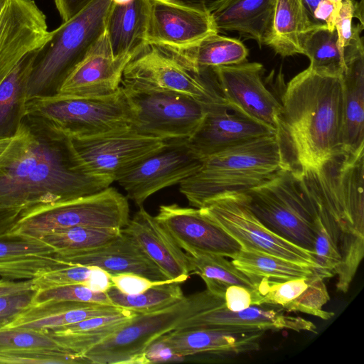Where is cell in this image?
I'll return each mask as SVG.
<instances>
[{"mask_svg":"<svg viewBox=\"0 0 364 364\" xmlns=\"http://www.w3.org/2000/svg\"><path fill=\"white\" fill-rule=\"evenodd\" d=\"M73 301L113 305L105 291H93L82 284H70L38 289L33 303Z\"/></svg>","mask_w":364,"mask_h":364,"instance_id":"cell-43","label":"cell"},{"mask_svg":"<svg viewBox=\"0 0 364 364\" xmlns=\"http://www.w3.org/2000/svg\"><path fill=\"white\" fill-rule=\"evenodd\" d=\"M289 168L277 133L231 146L200 159L197 171L179 184L191 207L232 193H246Z\"/></svg>","mask_w":364,"mask_h":364,"instance_id":"cell-4","label":"cell"},{"mask_svg":"<svg viewBox=\"0 0 364 364\" xmlns=\"http://www.w3.org/2000/svg\"><path fill=\"white\" fill-rule=\"evenodd\" d=\"M324 279L317 273L283 282L262 279L252 293V306H277L286 311L301 312L328 320L334 313L323 309L330 299Z\"/></svg>","mask_w":364,"mask_h":364,"instance_id":"cell-23","label":"cell"},{"mask_svg":"<svg viewBox=\"0 0 364 364\" xmlns=\"http://www.w3.org/2000/svg\"><path fill=\"white\" fill-rule=\"evenodd\" d=\"M199 210L232 236L242 248L269 253L317 268L313 252L276 235L255 215L244 193L216 197L205 202Z\"/></svg>","mask_w":364,"mask_h":364,"instance_id":"cell-11","label":"cell"},{"mask_svg":"<svg viewBox=\"0 0 364 364\" xmlns=\"http://www.w3.org/2000/svg\"><path fill=\"white\" fill-rule=\"evenodd\" d=\"M121 230L134 240L169 279L181 283L191 275L186 252L143 205Z\"/></svg>","mask_w":364,"mask_h":364,"instance_id":"cell-24","label":"cell"},{"mask_svg":"<svg viewBox=\"0 0 364 364\" xmlns=\"http://www.w3.org/2000/svg\"><path fill=\"white\" fill-rule=\"evenodd\" d=\"M321 1L322 0H302L309 20L313 26H317L314 20V14L316 7Z\"/></svg>","mask_w":364,"mask_h":364,"instance_id":"cell-54","label":"cell"},{"mask_svg":"<svg viewBox=\"0 0 364 364\" xmlns=\"http://www.w3.org/2000/svg\"><path fill=\"white\" fill-rule=\"evenodd\" d=\"M355 0H342L341 6L338 11L336 21L335 28L338 33L339 47L343 52L355 36L362 33L363 25L353 24L355 18Z\"/></svg>","mask_w":364,"mask_h":364,"instance_id":"cell-45","label":"cell"},{"mask_svg":"<svg viewBox=\"0 0 364 364\" xmlns=\"http://www.w3.org/2000/svg\"><path fill=\"white\" fill-rule=\"evenodd\" d=\"M36 52L26 55L0 84V139L13 138L27 114L28 81Z\"/></svg>","mask_w":364,"mask_h":364,"instance_id":"cell-32","label":"cell"},{"mask_svg":"<svg viewBox=\"0 0 364 364\" xmlns=\"http://www.w3.org/2000/svg\"><path fill=\"white\" fill-rule=\"evenodd\" d=\"M244 194L252 212L269 230L314 253L318 215L297 170L283 168Z\"/></svg>","mask_w":364,"mask_h":364,"instance_id":"cell-6","label":"cell"},{"mask_svg":"<svg viewBox=\"0 0 364 364\" xmlns=\"http://www.w3.org/2000/svg\"><path fill=\"white\" fill-rule=\"evenodd\" d=\"M180 6L210 14L226 0H164Z\"/></svg>","mask_w":364,"mask_h":364,"instance_id":"cell-53","label":"cell"},{"mask_svg":"<svg viewBox=\"0 0 364 364\" xmlns=\"http://www.w3.org/2000/svg\"><path fill=\"white\" fill-rule=\"evenodd\" d=\"M114 305L73 301H46L32 303L9 323L1 328L48 331L93 317L122 312Z\"/></svg>","mask_w":364,"mask_h":364,"instance_id":"cell-28","label":"cell"},{"mask_svg":"<svg viewBox=\"0 0 364 364\" xmlns=\"http://www.w3.org/2000/svg\"><path fill=\"white\" fill-rule=\"evenodd\" d=\"M191 274H197L211 293L223 296L230 285H240L252 291L256 284L225 257L201 251L186 252Z\"/></svg>","mask_w":364,"mask_h":364,"instance_id":"cell-36","label":"cell"},{"mask_svg":"<svg viewBox=\"0 0 364 364\" xmlns=\"http://www.w3.org/2000/svg\"><path fill=\"white\" fill-rule=\"evenodd\" d=\"M111 281L115 287L126 294L142 293L152 285L159 283L132 273L111 275Z\"/></svg>","mask_w":364,"mask_h":364,"instance_id":"cell-47","label":"cell"},{"mask_svg":"<svg viewBox=\"0 0 364 364\" xmlns=\"http://www.w3.org/2000/svg\"><path fill=\"white\" fill-rule=\"evenodd\" d=\"M180 284L159 282L137 294H126L112 284L105 292L113 305L145 314L163 309L183 299L185 296Z\"/></svg>","mask_w":364,"mask_h":364,"instance_id":"cell-38","label":"cell"},{"mask_svg":"<svg viewBox=\"0 0 364 364\" xmlns=\"http://www.w3.org/2000/svg\"><path fill=\"white\" fill-rule=\"evenodd\" d=\"M111 0H92L73 18L50 31L37 50L28 81V98L56 95L72 69L105 32Z\"/></svg>","mask_w":364,"mask_h":364,"instance_id":"cell-5","label":"cell"},{"mask_svg":"<svg viewBox=\"0 0 364 364\" xmlns=\"http://www.w3.org/2000/svg\"><path fill=\"white\" fill-rule=\"evenodd\" d=\"M343 82V151H364V48L344 54Z\"/></svg>","mask_w":364,"mask_h":364,"instance_id":"cell-26","label":"cell"},{"mask_svg":"<svg viewBox=\"0 0 364 364\" xmlns=\"http://www.w3.org/2000/svg\"><path fill=\"white\" fill-rule=\"evenodd\" d=\"M312 26L302 0H276L267 46L282 57L302 54L301 36Z\"/></svg>","mask_w":364,"mask_h":364,"instance_id":"cell-35","label":"cell"},{"mask_svg":"<svg viewBox=\"0 0 364 364\" xmlns=\"http://www.w3.org/2000/svg\"><path fill=\"white\" fill-rule=\"evenodd\" d=\"M70 139L86 173L109 177L114 181L122 173L173 141L144 135L132 127L93 136Z\"/></svg>","mask_w":364,"mask_h":364,"instance_id":"cell-13","label":"cell"},{"mask_svg":"<svg viewBox=\"0 0 364 364\" xmlns=\"http://www.w3.org/2000/svg\"><path fill=\"white\" fill-rule=\"evenodd\" d=\"M0 350L70 352L53 337L49 331L17 328H0Z\"/></svg>","mask_w":364,"mask_h":364,"instance_id":"cell-41","label":"cell"},{"mask_svg":"<svg viewBox=\"0 0 364 364\" xmlns=\"http://www.w3.org/2000/svg\"><path fill=\"white\" fill-rule=\"evenodd\" d=\"M46 16L33 0H0V84L48 40Z\"/></svg>","mask_w":364,"mask_h":364,"instance_id":"cell-16","label":"cell"},{"mask_svg":"<svg viewBox=\"0 0 364 364\" xmlns=\"http://www.w3.org/2000/svg\"><path fill=\"white\" fill-rule=\"evenodd\" d=\"M216 33L209 13L164 0H149L148 45L185 48Z\"/></svg>","mask_w":364,"mask_h":364,"instance_id":"cell-20","label":"cell"},{"mask_svg":"<svg viewBox=\"0 0 364 364\" xmlns=\"http://www.w3.org/2000/svg\"><path fill=\"white\" fill-rule=\"evenodd\" d=\"M120 233L119 228L77 226L58 230L38 239L51 246L58 255H63L101 247Z\"/></svg>","mask_w":364,"mask_h":364,"instance_id":"cell-39","label":"cell"},{"mask_svg":"<svg viewBox=\"0 0 364 364\" xmlns=\"http://www.w3.org/2000/svg\"><path fill=\"white\" fill-rule=\"evenodd\" d=\"M30 290H36L33 279L19 282L3 278L0 279V296Z\"/></svg>","mask_w":364,"mask_h":364,"instance_id":"cell-52","label":"cell"},{"mask_svg":"<svg viewBox=\"0 0 364 364\" xmlns=\"http://www.w3.org/2000/svg\"><path fill=\"white\" fill-rule=\"evenodd\" d=\"M68 264L51 246L38 238L0 240V277L3 279H33Z\"/></svg>","mask_w":364,"mask_h":364,"instance_id":"cell-27","label":"cell"},{"mask_svg":"<svg viewBox=\"0 0 364 364\" xmlns=\"http://www.w3.org/2000/svg\"><path fill=\"white\" fill-rule=\"evenodd\" d=\"M11 139L12 138L0 139V156L7 148Z\"/></svg>","mask_w":364,"mask_h":364,"instance_id":"cell-55","label":"cell"},{"mask_svg":"<svg viewBox=\"0 0 364 364\" xmlns=\"http://www.w3.org/2000/svg\"><path fill=\"white\" fill-rule=\"evenodd\" d=\"M133 0H111L113 4L118 5H124L130 3Z\"/></svg>","mask_w":364,"mask_h":364,"instance_id":"cell-56","label":"cell"},{"mask_svg":"<svg viewBox=\"0 0 364 364\" xmlns=\"http://www.w3.org/2000/svg\"><path fill=\"white\" fill-rule=\"evenodd\" d=\"M252 291L242 286L230 285L224 293L225 304L231 311H238L246 309L253 304Z\"/></svg>","mask_w":364,"mask_h":364,"instance_id":"cell-48","label":"cell"},{"mask_svg":"<svg viewBox=\"0 0 364 364\" xmlns=\"http://www.w3.org/2000/svg\"><path fill=\"white\" fill-rule=\"evenodd\" d=\"M211 292L207 289L184 296L163 309L138 314L85 355L95 364H146L145 351L158 338L176 330L189 318L205 310Z\"/></svg>","mask_w":364,"mask_h":364,"instance_id":"cell-7","label":"cell"},{"mask_svg":"<svg viewBox=\"0 0 364 364\" xmlns=\"http://www.w3.org/2000/svg\"><path fill=\"white\" fill-rule=\"evenodd\" d=\"M159 47L198 73L207 68L244 63L249 53L240 40L220 36L218 33L210 34L185 48Z\"/></svg>","mask_w":364,"mask_h":364,"instance_id":"cell-31","label":"cell"},{"mask_svg":"<svg viewBox=\"0 0 364 364\" xmlns=\"http://www.w3.org/2000/svg\"><path fill=\"white\" fill-rule=\"evenodd\" d=\"M231 259L256 286L262 279L283 282L308 277L317 273L323 275L314 267L250 248L241 247Z\"/></svg>","mask_w":364,"mask_h":364,"instance_id":"cell-34","label":"cell"},{"mask_svg":"<svg viewBox=\"0 0 364 364\" xmlns=\"http://www.w3.org/2000/svg\"><path fill=\"white\" fill-rule=\"evenodd\" d=\"M277 133L232 109L228 105L210 106L198 129L186 141L200 159L231 146Z\"/></svg>","mask_w":364,"mask_h":364,"instance_id":"cell-21","label":"cell"},{"mask_svg":"<svg viewBox=\"0 0 364 364\" xmlns=\"http://www.w3.org/2000/svg\"><path fill=\"white\" fill-rule=\"evenodd\" d=\"M58 256L67 264L97 267L110 275L132 273L154 282H175L169 279L134 240L122 230L117 237L105 245Z\"/></svg>","mask_w":364,"mask_h":364,"instance_id":"cell-22","label":"cell"},{"mask_svg":"<svg viewBox=\"0 0 364 364\" xmlns=\"http://www.w3.org/2000/svg\"><path fill=\"white\" fill-rule=\"evenodd\" d=\"M137 314L133 310L124 309L117 314L93 317L48 331L64 348L84 357L87 351Z\"/></svg>","mask_w":364,"mask_h":364,"instance_id":"cell-33","label":"cell"},{"mask_svg":"<svg viewBox=\"0 0 364 364\" xmlns=\"http://www.w3.org/2000/svg\"><path fill=\"white\" fill-rule=\"evenodd\" d=\"M114 181L86 173L70 136L33 114L25 116L0 156V205L47 206L97 193Z\"/></svg>","mask_w":364,"mask_h":364,"instance_id":"cell-1","label":"cell"},{"mask_svg":"<svg viewBox=\"0 0 364 364\" xmlns=\"http://www.w3.org/2000/svg\"><path fill=\"white\" fill-rule=\"evenodd\" d=\"M27 114L45 118L70 137H87L132 128V115L122 87L102 97L58 95L28 99Z\"/></svg>","mask_w":364,"mask_h":364,"instance_id":"cell-9","label":"cell"},{"mask_svg":"<svg viewBox=\"0 0 364 364\" xmlns=\"http://www.w3.org/2000/svg\"><path fill=\"white\" fill-rule=\"evenodd\" d=\"M264 332L184 328L171 331L159 338L181 358L204 353L235 355L258 350Z\"/></svg>","mask_w":364,"mask_h":364,"instance_id":"cell-25","label":"cell"},{"mask_svg":"<svg viewBox=\"0 0 364 364\" xmlns=\"http://www.w3.org/2000/svg\"><path fill=\"white\" fill-rule=\"evenodd\" d=\"M155 218L185 252L201 251L232 258L241 249L232 236L199 208L162 205Z\"/></svg>","mask_w":364,"mask_h":364,"instance_id":"cell-18","label":"cell"},{"mask_svg":"<svg viewBox=\"0 0 364 364\" xmlns=\"http://www.w3.org/2000/svg\"><path fill=\"white\" fill-rule=\"evenodd\" d=\"M276 0H226L210 13L217 32L235 31L261 48L270 39Z\"/></svg>","mask_w":364,"mask_h":364,"instance_id":"cell-29","label":"cell"},{"mask_svg":"<svg viewBox=\"0 0 364 364\" xmlns=\"http://www.w3.org/2000/svg\"><path fill=\"white\" fill-rule=\"evenodd\" d=\"M92 0H54V3L63 22L68 21L80 12Z\"/></svg>","mask_w":364,"mask_h":364,"instance_id":"cell-51","label":"cell"},{"mask_svg":"<svg viewBox=\"0 0 364 364\" xmlns=\"http://www.w3.org/2000/svg\"><path fill=\"white\" fill-rule=\"evenodd\" d=\"M300 44L311 70L325 75H342L345 62L336 28L331 30L324 24L312 26L302 34Z\"/></svg>","mask_w":364,"mask_h":364,"instance_id":"cell-37","label":"cell"},{"mask_svg":"<svg viewBox=\"0 0 364 364\" xmlns=\"http://www.w3.org/2000/svg\"><path fill=\"white\" fill-rule=\"evenodd\" d=\"M129 219L127 198L109 186L88 196L24 210L10 236L39 238L77 226L122 229Z\"/></svg>","mask_w":364,"mask_h":364,"instance_id":"cell-8","label":"cell"},{"mask_svg":"<svg viewBox=\"0 0 364 364\" xmlns=\"http://www.w3.org/2000/svg\"><path fill=\"white\" fill-rule=\"evenodd\" d=\"M187 140L176 139L119 176L115 181L127 198L139 207L160 190L176 184L194 173L200 159L188 146Z\"/></svg>","mask_w":364,"mask_h":364,"instance_id":"cell-14","label":"cell"},{"mask_svg":"<svg viewBox=\"0 0 364 364\" xmlns=\"http://www.w3.org/2000/svg\"><path fill=\"white\" fill-rule=\"evenodd\" d=\"M0 363L82 364L90 363L85 357L71 352L47 350H0Z\"/></svg>","mask_w":364,"mask_h":364,"instance_id":"cell-42","label":"cell"},{"mask_svg":"<svg viewBox=\"0 0 364 364\" xmlns=\"http://www.w3.org/2000/svg\"><path fill=\"white\" fill-rule=\"evenodd\" d=\"M280 103L277 135L289 168L317 169L343 151L341 76L308 67L288 82Z\"/></svg>","mask_w":364,"mask_h":364,"instance_id":"cell-2","label":"cell"},{"mask_svg":"<svg viewBox=\"0 0 364 364\" xmlns=\"http://www.w3.org/2000/svg\"><path fill=\"white\" fill-rule=\"evenodd\" d=\"M36 290L0 296V328L9 323L33 301Z\"/></svg>","mask_w":364,"mask_h":364,"instance_id":"cell-46","label":"cell"},{"mask_svg":"<svg viewBox=\"0 0 364 364\" xmlns=\"http://www.w3.org/2000/svg\"><path fill=\"white\" fill-rule=\"evenodd\" d=\"M330 1L331 4L337 6L338 8H341L342 4V0H327Z\"/></svg>","mask_w":364,"mask_h":364,"instance_id":"cell-57","label":"cell"},{"mask_svg":"<svg viewBox=\"0 0 364 364\" xmlns=\"http://www.w3.org/2000/svg\"><path fill=\"white\" fill-rule=\"evenodd\" d=\"M24 208L0 205V240L11 238V233L21 219Z\"/></svg>","mask_w":364,"mask_h":364,"instance_id":"cell-49","label":"cell"},{"mask_svg":"<svg viewBox=\"0 0 364 364\" xmlns=\"http://www.w3.org/2000/svg\"><path fill=\"white\" fill-rule=\"evenodd\" d=\"M36 290L53 287L82 284L96 291H105L112 284L111 275L95 267L68 264L33 279Z\"/></svg>","mask_w":364,"mask_h":364,"instance_id":"cell-40","label":"cell"},{"mask_svg":"<svg viewBox=\"0 0 364 364\" xmlns=\"http://www.w3.org/2000/svg\"><path fill=\"white\" fill-rule=\"evenodd\" d=\"M144 355L148 363L181 360L182 358L173 354L171 349L159 338L149 346Z\"/></svg>","mask_w":364,"mask_h":364,"instance_id":"cell-50","label":"cell"},{"mask_svg":"<svg viewBox=\"0 0 364 364\" xmlns=\"http://www.w3.org/2000/svg\"><path fill=\"white\" fill-rule=\"evenodd\" d=\"M211 328L230 331H281L316 333L310 321L284 313L282 309L269 305L251 306L238 311L226 306L223 296L211 293L208 308L182 322L176 329Z\"/></svg>","mask_w":364,"mask_h":364,"instance_id":"cell-17","label":"cell"},{"mask_svg":"<svg viewBox=\"0 0 364 364\" xmlns=\"http://www.w3.org/2000/svg\"><path fill=\"white\" fill-rule=\"evenodd\" d=\"M210 68L230 108L277 132L281 103L264 85L261 63L245 61Z\"/></svg>","mask_w":364,"mask_h":364,"instance_id":"cell-15","label":"cell"},{"mask_svg":"<svg viewBox=\"0 0 364 364\" xmlns=\"http://www.w3.org/2000/svg\"><path fill=\"white\" fill-rule=\"evenodd\" d=\"M149 0H133L129 4H112L105 26L114 57L134 58L147 46Z\"/></svg>","mask_w":364,"mask_h":364,"instance_id":"cell-30","label":"cell"},{"mask_svg":"<svg viewBox=\"0 0 364 364\" xmlns=\"http://www.w3.org/2000/svg\"><path fill=\"white\" fill-rule=\"evenodd\" d=\"M121 86L132 91L176 93L210 106L228 105L211 68L196 72L154 45H148L129 61Z\"/></svg>","mask_w":364,"mask_h":364,"instance_id":"cell-10","label":"cell"},{"mask_svg":"<svg viewBox=\"0 0 364 364\" xmlns=\"http://www.w3.org/2000/svg\"><path fill=\"white\" fill-rule=\"evenodd\" d=\"M132 59L114 56L105 31L67 75L56 95L80 97L112 95L120 88L124 70Z\"/></svg>","mask_w":364,"mask_h":364,"instance_id":"cell-19","label":"cell"},{"mask_svg":"<svg viewBox=\"0 0 364 364\" xmlns=\"http://www.w3.org/2000/svg\"><path fill=\"white\" fill-rule=\"evenodd\" d=\"M298 171L319 219L339 250L336 288L346 293L364 255V151H341L317 169Z\"/></svg>","mask_w":364,"mask_h":364,"instance_id":"cell-3","label":"cell"},{"mask_svg":"<svg viewBox=\"0 0 364 364\" xmlns=\"http://www.w3.org/2000/svg\"><path fill=\"white\" fill-rule=\"evenodd\" d=\"M123 90L132 115V128L141 134L167 140L190 138L210 107L173 92Z\"/></svg>","mask_w":364,"mask_h":364,"instance_id":"cell-12","label":"cell"},{"mask_svg":"<svg viewBox=\"0 0 364 364\" xmlns=\"http://www.w3.org/2000/svg\"><path fill=\"white\" fill-rule=\"evenodd\" d=\"M313 252L317 269L326 278L335 275V272L341 260V254L318 216L316 223V235Z\"/></svg>","mask_w":364,"mask_h":364,"instance_id":"cell-44","label":"cell"}]
</instances>
